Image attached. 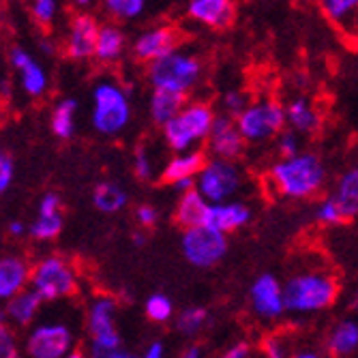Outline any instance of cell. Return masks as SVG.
<instances>
[{"instance_id": "cell-18", "label": "cell", "mask_w": 358, "mask_h": 358, "mask_svg": "<svg viewBox=\"0 0 358 358\" xmlns=\"http://www.w3.org/2000/svg\"><path fill=\"white\" fill-rule=\"evenodd\" d=\"M251 217H253V210L249 204L236 202V200H225V202H215L208 206L204 225H210L223 234H232L241 230V227L249 225Z\"/></svg>"}, {"instance_id": "cell-46", "label": "cell", "mask_w": 358, "mask_h": 358, "mask_svg": "<svg viewBox=\"0 0 358 358\" xmlns=\"http://www.w3.org/2000/svg\"><path fill=\"white\" fill-rule=\"evenodd\" d=\"M28 230H30V225H26L24 221H11V225H9V234L11 236H17V238H22L24 234H28Z\"/></svg>"}, {"instance_id": "cell-27", "label": "cell", "mask_w": 358, "mask_h": 358, "mask_svg": "<svg viewBox=\"0 0 358 358\" xmlns=\"http://www.w3.org/2000/svg\"><path fill=\"white\" fill-rule=\"evenodd\" d=\"M78 110H80V103H78V99H73V96H64V99H60L54 106L50 124H52V134L58 140H71L76 136Z\"/></svg>"}, {"instance_id": "cell-20", "label": "cell", "mask_w": 358, "mask_h": 358, "mask_svg": "<svg viewBox=\"0 0 358 358\" xmlns=\"http://www.w3.org/2000/svg\"><path fill=\"white\" fill-rule=\"evenodd\" d=\"M32 266L22 255H5L0 257V301L7 303L22 289L30 287Z\"/></svg>"}, {"instance_id": "cell-23", "label": "cell", "mask_w": 358, "mask_h": 358, "mask_svg": "<svg viewBox=\"0 0 358 358\" xmlns=\"http://www.w3.org/2000/svg\"><path fill=\"white\" fill-rule=\"evenodd\" d=\"M41 296L37 294L32 287H26L22 289L20 294H15L13 299H9L5 303V309H7V320L11 327L15 329H28L32 327V322L37 320L39 311H41Z\"/></svg>"}, {"instance_id": "cell-42", "label": "cell", "mask_w": 358, "mask_h": 358, "mask_svg": "<svg viewBox=\"0 0 358 358\" xmlns=\"http://www.w3.org/2000/svg\"><path fill=\"white\" fill-rule=\"evenodd\" d=\"M15 178V164L9 152L0 148V193H7Z\"/></svg>"}, {"instance_id": "cell-41", "label": "cell", "mask_w": 358, "mask_h": 358, "mask_svg": "<svg viewBox=\"0 0 358 358\" xmlns=\"http://www.w3.org/2000/svg\"><path fill=\"white\" fill-rule=\"evenodd\" d=\"M262 352L268 356V358H285L289 354H294L292 352V345L289 341L283 337V335H268L262 343Z\"/></svg>"}, {"instance_id": "cell-15", "label": "cell", "mask_w": 358, "mask_h": 358, "mask_svg": "<svg viewBox=\"0 0 358 358\" xmlns=\"http://www.w3.org/2000/svg\"><path fill=\"white\" fill-rule=\"evenodd\" d=\"M9 62L20 76V86H22L24 94L32 96V99H37V96H43L48 92V84H50L48 71L43 69V64L28 50H24L20 45L11 48Z\"/></svg>"}, {"instance_id": "cell-31", "label": "cell", "mask_w": 358, "mask_h": 358, "mask_svg": "<svg viewBox=\"0 0 358 358\" xmlns=\"http://www.w3.org/2000/svg\"><path fill=\"white\" fill-rule=\"evenodd\" d=\"M320 9L329 22L341 28L358 22V0H320Z\"/></svg>"}, {"instance_id": "cell-14", "label": "cell", "mask_w": 358, "mask_h": 358, "mask_svg": "<svg viewBox=\"0 0 358 358\" xmlns=\"http://www.w3.org/2000/svg\"><path fill=\"white\" fill-rule=\"evenodd\" d=\"M245 138L236 124L234 116L227 114H217L210 136L206 140L210 157H221V159H238L245 150Z\"/></svg>"}, {"instance_id": "cell-52", "label": "cell", "mask_w": 358, "mask_h": 358, "mask_svg": "<svg viewBox=\"0 0 358 358\" xmlns=\"http://www.w3.org/2000/svg\"><path fill=\"white\" fill-rule=\"evenodd\" d=\"M41 52H43V54H52V52H54V45H52L50 41H41Z\"/></svg>"}, {"instance_id": "cell-47", "label": "cell", "mask_w": 358, "mask_h": 358, "mask_svg": "<svg viewBox=\"0 0 358 358\" xmlns=\"http://www.w3.org/2000/svg\"><path fill=\"white\" fill-rule=\"evenodd\" d=\"M206 352H204V348L202 345H198V343H191V345H187V350L182 352V356L185 358H202Z\"/></svg>"}, {"instance_id": "cell-13", "label": "cell", "mask_w": 358, "mask_h": 358, "mask_svg": "<svg viewBox=\"0 0 358 358\" xmlns=\"http://www.w3.org/2000/svg\"><path fill=\"white\" fill-rule=\"evenodd\" d=\"M178 45H180V32L174 26L161 24V26H152L140 32L131 43V52L140 62L146 64L159 56L176 50Z\"/></svg>"}, {"instance_id": "cell-1", "label": "cell", "mask_w": 358, "mask_h": 358, "mask_svg": "<svg viewBox=\"0 0 358 358\" xmlns=\"http://www.w3.org/2000/svg\"><path fill=\"white\" fill-rule=\"evenodd\" d=\"M268 180L281 198L311 200L327 185V166L315 152L301 150L279 157L268 170Z\"/></svg>"}, {"instance_id": "cell-43", "label": "cell", "mask_w": 358, "mask_h": 358, "mask_svg": "<svg viewBox=\"0 0 358 358\" xmlns=\"http://www.w3.org/2000/svg\"><path fill=\"white\" fill-rule=\"evenodd\" d=\"M136 221L142 225V227H155L157 221H159V210L157 206L152 204H142L136 208Z\"/></svg>"}, {"instance_id": "cell-30", "label": "cell", "mask_w": 358, "mask_h": 358, "mask_svg": "<svg viewBox=\"0 0 358 358\" xmlns=\"http://www.w3.org/2000/svg\"><path fill=\"white\" fill-rule=\"evenodd\" d=\"M335 200L339 202L345 219H352L358 215V166L348 170L335 185Z\"/></svg>"}, {"instance_id": "cell-54", "label": "cell", "mask_w": 358, "mask_h": 358, "mask_svg": "<svg viewBox=\"0 0 358 358\" xmlns=\"http://www.w3.org/2000/svg\"><path fill=\"white\" fill-rule=\"evenodd\" d=\"M356 24H358V22H356Z\"/></svg>"}, {"instance_id": "cell-34", "label": "cell", "mask_w": 358, "mask_h": 358, "mask_svg": "<svg viewBox=\"0 0 358 358\" xmlns=\"http://www.w3.org/2000/svg\"><path fill=\"white\" fill-rule=\"evenodd\" d=\"M144 313H146V317H148L150 322H155V324H168V322L174 320V315H176L172 299L166 296V294H161V292H159V294H152V296L146 299V303H144Z\"/></svg>"}, {"instance_id": "cell-17", "label": "cell", "mask_w": 358, "mask_h": 358, "mask_svg": "<svg viewBox=\"0 0 358 358\" xmlns=\"http://www.w3.org/2000/svg\"><path fill=\"white\" fill-rule=\"evenodd\" d=\"M62 225H64V219H62V200L58 193H45L43 198L39 200V206H37V219L32 221L28 234L43 243V241H54L60 232H62Z\"/></svg>"}, {"instance_id": "cell-6", "label": "cell", "mask_w": 358, "mask_h": 358, "mask_svg": "<svg viewBox=\"0 0 358 358\" xmlns=\"http://www.w3.org/2000/svg\"><path fill=\"white\" fill-rule=\"evenodd\" d=\"M215 118L217 114L206 101H187L172 120L161 127V136L172 152L193 150L208 140Z\"/></svg>"}, {"instance_id": "cell-7", "label": "cell", "mask_w": 358, "mask_h": 358, "mask_svg": "<svg viewBox=\"0 0 358 358\" xmlns=\"http://www.w3.org/2000/svg\"><path fill=\"white\" fill-rule=\"evenodd\" d=\"M30 287L37 292L43 303H56L76 294L78 273L69 259L60 255H45L32 266Z\"/></svg>"}, {"instance_id": "cell-22", "label": "cell", "mask_w": 358, "mask_h": 358, "mask_svg": "<svg viewBox=\"0 0 358 358\" xmlns=\"http://www.w3.org/2000/svg\"><path fill=\"white\" fill-rule=\"evenodd\" d=\"M287 127L294 129L301 136H311L322 127V114L307 96H294L285 103Z\"/></svg>"}, {"instance_id": "cell-38", "label": "cell", "mask_w": 358, "mask_h": 358, "mask_svg": "<svg viewBox=\"0 0 358 358\" xmlns=\"http://www.w3.org/2000/svg\"><path fill=\"white\" fill-rule=\"evenodd\" d=\"M30 11L39 26H52L60 11V0H32Z\"/></svg>"}, {"instance_id": "cell-21", "label": "cell", "mask_w": 358, "mask_h": 358, "mask_svg": "<svg viewBox=\"0 0 358 358\" xmlns=\"http://www.w3.org/2000/svg\"><path fill=\"white\" fill-rule=\"evenodd\" d=\"M204 164H206V157L198 148L174 152V157H170L166 164H164V170H161V178H164V182H168L172 187L178 180L195 178V176L200 174V170H202Z\"/></svg>"}, {"instance_id": "cell-51", "label": "cell", "mask_w": 358, "mask_h": 358, "mask_svg": "<svg viewBox=\"0 0 358 358\" xmlns=\"http://www.w3.org/2000/svg\"><path fill=\"white\" fill-rule=\"evenodd\" d=\"M9 320H7V309H5V303L0 301V327H3V324H7Z\"/></svg>"}, {"instance_id": "cell-50", "label": "cell", "mask_w": 358, "mask_h": 358, "mask_svg": "<svg viewBox=\"0 0 358 358\" xmlns=\"http://www.w3.org/2000/svg\"><path fill=\"white\" fill-rule=\"evenodd\" d=\"M134 243H136L138 247H144V245H146V234H144V232H136V234H134Z\"/></svg>"}, {"instance_id": "cell-39", "label": "cell", "mask_w": 358, "mask_h": 358, "mask_svg": "<svg viewBox=\"0 0 358 358\" xmlns=\"http://www.w3.org/2000/svg\"><path fill=\"white\" fill-rule=\"evenodd\" d=\"M20 339H17V333H15V327L11 324H3L0 327V358H17L22 354L20 350Z\"/></svg>"}, {"instance_id": "cell-9", "label": "cell", "mask_w": 358, "mask_h": 358, "mask_svg": "<svg viewBox=\"0 0 358 358\" xmlns=\"http://www.w3.org/2000/svg\"><path fill=\"white\" fill-rule=\"evenodd\" d=\"M243 182H245V174L241 166L234 159H221V157L206 159L200 174L195 176V189L210 204L234 200V195L243 189Z\"/></svg>"}, {"instance_id": "cell-33", "label": "cell", "mask_w": 358, "mask_h": 358, "mask_svg": "<svg viewBox=\"0 0 358 358\" xmlns=\"http://www.w3.org/2000/svg\"><path fill=\"white\" fill-rule=\"evenodd\" d=\"M106 13L118 22H131L144 15L148 0H101Z\"/></svg>"}, {"instance_id": "cell-36", "label": "cell", "mask_w": 358, "mask_h": 358, "mask_svg": "<svg viewBox=\"0 0 358 358\" xmlns=\"http://www.w3.org/2000/svg\"><path fill=\"white\" fill-rule=\"evenodd\" d=\"M134 174L142 182H150L157 178V164L148 148H138L134 155Z\"/></svg>"}, {"instance_id": "cell-35", "label": "cell", "mask_w": 358, "mask_h": 358, "mask_svg": "<svg viewBox=\"0 0 358 358\" xmlns=\"http://www.w3.org/2000/svg\"><path fill=\"white\" fill-rule=\"evenodd\" d=\"M313 217H315V221H317L320 225H339V223L348 221L333 193L329 195V198H324V200L317 204Z\"/></svg>"}, {"instance_id": "cell-26", "label": "cell", "mask_w": 358, "mask_h": 358, "mask_svg": "<svg viewBox=\"0 0 358 358\" xmlns=\"http://www.w3.org/2000/svg\"><path fill=\"white\" fill-rule=\"evenodd\" d=\"M208 206H210V202L198 189L185 191V193H180V198L176 202L174 219L182 230L185 227H193V225H204Z\"/></svg>"}, {"instance_id": "cell-2", "label": "cell", "mask_w": 358, "mask_h": 358, "mask_svg": "<svg viewBox=\"0 0 358 358\" xmlns=\"http://www.w3.org/2000/svg\"><path fill=\"white\" fill-rule=\"evenodd\" d=\"M289 315H313L327 311L339 299V283L327 271H301L283 283Z\"/></svg>"}, {"instance_id": "cell-53", "label": "cell", "mask_w": 358, "mask_h": 358, "mask_svg": "<svg viewBox=\"0 0 358 358\" xmlns=\"http://www.w3.org/2000/svg\"><path fill=\"white\" fill-rule=\"evenodd\" d=\"M350 307H352V311L358 313V289L354 292V296H352V301H350Z\"/></svg>"}, {"instance_id": "cell-32", "label": "cell", "mask_w": 358, "mask_h": 358, "mask_svg": "<svg viewBox=\"0 0 358 358\" xmlns=\"http://www.w3.org/2000/svg\"><path fill=\"white\" fill-rule=\"evenodd\" d=\"M206 324H208V311L204 307H187L174 315L176 331L187 339L198 337L204 331Z\"/></svg>"}, {"instance_id": "cell-3", "label": "cell", "mask_w": 358, "mask_h": 358, "mask_svg": "<svg viewBox=\"0 0 358 358\" xmlns=\"http://www.w3.org/2000/svg\"><path fill=\"white\" fill-rule=\"evenodd\" d=\"M134 108L129 90L116 80H101L92 88L90 124L96 134L116 138L131 124Z\"/></svg>"}, {"instance_id": "cell-40", "label": "cell", "mask_w": 358, "mask_h": 358, "mask_svg": "<svg viewBox=\"0 0 358 358\" xmlns=\"http://www.w3.org/2000/svg\"><path fill=\"white\" fill-rule=\"evenodd\" d=\"M275 146L279 157H289L301 152V134H296L294 129H283V131L275 138Z\"/></svg>"}, {"instance_id": "cell-8", "label": "cell", "mask_w": 358, "mask_h": 358, "mask_svg": "<svg viewBox=\"0 0 358 358\" xmlns=\"http://www.w3.org/2000/svg\"><path fill=\"white\" fill-rule=\"evenodd\" d=\"M236 124L247 144H264L268 140H275L287 127L285 106L275 99L251 101L236 116Z\"/></svg>"}, {"instance_id": "cell-5", "label": "cell", "mask_w": 358, "mask_h": 358, "mask_svg": "<svg viewBox=\"0 0 358 358\" xmlns=\"http://www.w3.org/2000/svg\"><path fill=\"white\" fill-rule=\"evenodd\" d=\"M146 78L152 88H168L189 94L193 88L200 86L204 78V64L193 52L176 48L146 62Z\"/></svg>"}, {"instance_id": "cell-48", "label": "cell", "mask_w": 358, "mask_h": 358, "mask_svg": "<svg viewBox=\"0 0 358 358\" xmlns=\"http://www.w3.org/2000/svg\"><path fill=\"white\" fill-rule=\"evenodd\" d=\"M172 189H174L176 193L191 191V189H195V178H185V180H178V182H174V185H172Z\"/></svg>"}, {"instance_id": "cell-28", "label": "cell", "mask_w": 358, "mask_h": 358, "mask_svg": "<svg viewBox=\"0 0 358 358\" xmlns=\"http://www.w3.org/2000/svg\"><path fill=\"white\" fill-rule=\"evenodd\" d=\"M327 350L333 356H354L358 352V322H337L327 337Z\"/></svg>"}, {"instance_id": "cell-37", "label": "cell", "mask_w": 358, "mask_h": 358, "mask_svg": "<svg viewBox=\"0 0 358 358\" xmlns=\"http://www.w3.org/2000/svg\"><path fill=\"white\" fill-rule=\"evenodd\" d=\"M249 96L245 90H238V88H230L221 94V112L227 114V116H238L247 106H249Z\"/></svg>"}, {"instance_id": "cell-45", "label": "cell", "mask_w": 358, "mask_h": 358, "mask_svg": "<svg viewBox=\"0 0 358 358\" xmlns=\"http://www.w3.org/2000/svg\"><path fill=\"white\" fill-rule=\"evenodd\" d=\"M166 354H168V348H166V343L161 341V339L150 341L148 348H146V352H144L146 358H164Z\"/></svg>"}, {"instance_id": "cell-16", "label": "cell", "mask_w": 358, "mask_h": 358, "mask_svg": "<svg viewBox=\"0 0 358 358\" xmlns=\"http://www.w3.org/2000/svg\"><path fill=\"white\" fill-rule=\"evenodd\" d=\"M99 22L88 13L73 15L67 32V41H64V54L71 60H88L94 56L96 37H99Z\"/></svg>"}, {"instance_id": "cell-24", "label": "cell", "mask_w": 358, "mask_h": 358, "mask_svg": "<svg viewBox=\"0 0 358 358\" xmlns=\"http://www.w3.org/2000/svg\"><path fill=\"white\" fill-rule=\"evenodd\" d=\"M187 103V94L168 90V88H152L150 99H148V114L150 120L159 127H164L168 120H172L182 106Z\"/></svg>"}, {"instance_id": "cell-4", "label": "cell", "mask_w": 358, "mask_h": 358, "mask_svg": "<svg viewBox=\"0 0 358 358\" xmlns=\"http://www.w3.org/2000/svg\"><path fill=\"white\" fill-rule=\"evenodd\" d=\"M118 303L114 296H96L86 313L88 354L94 358H131L134 352L124 350L122 335L116 324Z\"/></svg>"}, {"instance_id": "cell-10", "label": "cell", "mask_w": 358, "mask_h": 358, "mask_svg": "<svg viewBox=\"0 0 358 358\" xmlns=\"http://www.w3.org/2000/svg\"><path fill=\"white\" fill-rule=\"evenodd\" d=\"M182 257L195 268H213L227 253V234L210 225L185 227L180 238Z\"/></svg>"}, {"instance_id": "cell-19", "label": "cell", "mask_w": 358, "mask_h": 358, "mask_svg": "<svg viewBox=\"0 0 358 358\" xmlns=\"http://www.w3.org/2000/svg\"><path fill=\"white\" fill-rule=\"evenodd\" d=\"M234 3L232 0H189L187 15L202 26L221 30L234 22Z\"/></svg>"}, {"instance_id": "cell-12", "label": "cell", "mask_w": 358, "mask_h": 358, "mask_svg": "<svg viewBox=\"0 0 358 358\" xmlns=\"http://www.w3.org/2000/svg\"><path fill=\"white\" fill-rule=\"evenodd\" d=\"M249 305L255 317L264 322H275L283 317L287 313L283 283L271 273L259 275L249 287Z\"/></svg>"}, {"instance_id": "cell-49", "label": "cell", "mask_w": 358, "mask_h": 358, "mask_svg": "<svg viewBox=\"0 0 358 358\" xmlns=\"http://www.w3.org/2000/svg\"><path fill=\"white\" fill-rule=\"evenodd\" d=\"M71 3L76 7H80V9H88V7H92L96 3V0H71Z\"/></svg>"}, {"instance_id": "cell-25", "label": "cell", "mask_w": 358, "mask_h": 358, "mask_svg": "<svg viewBox=\"0 0 358 358\" xmlns=\"http://www.w3.org/2000/svg\"><path fill=\"white\" fill-rule=\"evenodd\" d=\"M127 50V35L124 30L116 24H103L99 30L94 45V56L101 64H114L124 56Z\"/></svg>"}, {"instance_id": "cell-29", "label": "cell", "mask_w": 358, "mask_h": 358, "mask_svg": "<svg viewBox=\"0 0 358 358\" xmlns=\"http://www.w3.org/2000/svg\"><path fill=\"white\" fill-rule=\"evenodd\" d=\"M92 204L103 215H116L127 208L129 193L118 182H101L92 191Z\"/></svg>"}, {"instance_id": "cell-11", "label": "cell", "mask_w": 358, "mask_h": 358, "mask_svg": "<svg viewBox=\"0 0 358 358\" xmlns=\"http://www.w3.org/2000/svg\"><path fill=\"white\" fill-rule=\"evenodd\" d=\"M22 348L30 358H67L76 354V333L64 322H43L28 331Z\"/></svg>"}, {"instance_id": "cell-44", "label": "cell", "mask_w": 358, "mask_h": 358, "mask_svg": "<svg viewBox=\"0 0 358 358\" xmlns=\"http://www.w3.org/2000/svg\"><path fill=\"white\" fill-rule=\"evenodd\" d=\"M225 356L227 358H249V356H253V350L247 341H238V343H232L230 350H225Z\"/></svg>"}]
</instances>
